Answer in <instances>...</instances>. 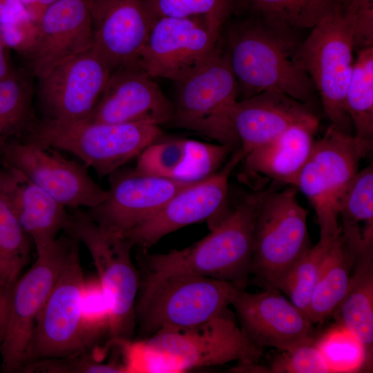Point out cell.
Here are the masks:
<instances>
[{
    "instance_id": "obj_33",
    "label": "cell",
    "mask_w": 373,
    "mask_h": 373,
    "mask_svg": "<svg viewBox=\"0 0 373 373\" xmlns=\"http://www.w3.org/2000/svg\"><path fill=\"white\" fill-rule=\"evenodd\" d=\"M334 240H319L312 246L290 271L281 289L306 316L325 255Z\"/></svg>"
},
{
    "instance_id": "obj_16",
    "label": "cell",
    "mask_w": 373,
    "mask_h": 373,
    "mask_svg": "<svg viewBox=\"0 0 373 373\" xmlns=\"http://www.w3.org/2000/svg\"><path fill=\"white\" fill-rule=\"evenodd\" d=\"M276 289L251 293L238 288L231 301L240 327L254 344L280 351L312 343L315 328L309 318Z\"/></svg>"
},
{
    "instance_id": "obj_18",
    "label": "cell",
    "mask_w": 373,
    "mask_h": 373,
    "mask_svg": "<svg viewBox=\"0 0 373 373\" xmlns=\"http://www.w3.org/2000/svg\"><path fill=\"white\" fill-rule=\"evenodd\" d=\"M111 175L106 198L88 209V216L97 224L125 236L155 214L174 195L193 183L132 171Z\"/></svg>"
},
{
    "instance_id": "obj_9",
    "label": "cell",
    "mask_w": 373,
    "mask_h": 373,
    "mask_svg": "<svg viewBox=\"0 0 373 373\" xmlns=\"http://www.w3.org/2000/svg\"><path fill=\"white\" fill-rule=\"evenodd\" d=\"M73 236L59 276L37 319L25 365L37 360L75 356L94 350L99 343L88 330L83 315L86 278L80 242Z\"/></svg>"
},
{
    "instance_id": "obj_43",
    "label": "cell",
    "mask_w": 373,
    "mask_h": 373,
    "mask_svg": "<svg viewBox=\"0 0 373 373\" xmlns=\"http://www.w3.org/2000/svg\"><path fill=\"white\" fill-rule=\"evenodd\" d=\"M19 1L22 3L30 17L32 19V20L37 23L45 9L40 6L37 0Z\"/></svg>"
},
{
    "instance_id": "obj_12",
    "label": "cell",
    "mask_w": 373,
    "mask_h": 373,
    "mask_svg": "<svg viewBox=\"0 0 373 373\" xmlns=\"http://www.w3.org/2000/svg\"><path fill=\"white\" fill-rule=\"evenodd\" d=\"M41 251L31 267L19 278L9 298L5 332L0 343L1 370L21 372L37 319L64 265L74 236L63 231Z\"/></svg>"
},
{
    "instance_id": "obj_31",
    "label": "cell",
    "mask_w": 373,
    "mask_h": 373,
    "mask_svg": "<svg viewBox=\"0 0 373 373\" xmlns=\"http://www.w3.org/2000/svg\"><path fill=\"white\" fill-rule=\"evenodd\" d=\"M32 95L30 81L23 72L12 70L0 81V142L28 133L34 126Z\"/></svg>"
},
{
    "instance_id": "obj_23",
    "label": "cell",
    "mask_w": 373,
    "mask_h": 373,
    "mask_svg": "<svg viewBox=\"0 0 373 373\" xmlns=\"http://www.w3.org/2000/svg\"><path fill=\"white\" fill-rule=\"evenodd\" d=\"M315 118L309 104L274 90L238 101L232 111L233 128L245 155L293 124Z\"/></svg>"
},
{
    "instance_id": "obj_40",
    "label": "cell",
    "mask_w": 373,
    "mask_h": 373,
    "mask_svg": "<svg viewBox=\"0 0 373 373\" xmlns=\"http://www.w3.org/2000/svg\"><path fill=\"white\" fill-rule=\"evenodd\" d=\"M37 35V23L29 15L0 26V39L8 49L26 56L32 50Z\"/></svg>"
},
{
    "instance_id": "obj_22",
    "label": "cell",
    "mask_w": 373,
    "mask_h": 373,
    "mask_svg": "<svg viewBox=\"0 0 373 373\" xmlns=\"http://www.w3.org/2000/svg\"><path fill=\"white\" fill-rule=\"evenodd\" d=\"M318 124V118L296 123L249 152L242 160L241 180L254 191L262 190L269 181L295 187L315 142Z\"/></svg>"
},
{
    "instance_id": "obj_25",
    "label": "cell",
    "mask_w": 373,
    "mask_h": 373,
    "mask_svg": "<svg viewBox=\"0 0 373 373\" xmlns=\"http://www.w3.org/2000/svg\"><path fill=\"white\" fill-rule=\"evenodd\" d=\"M356 260L340 233L327 250L311 296L307 316L313 324L331 317L341 305L348 291Z\"/></svg>"
},
{
    "instance_id": "obj_36",
    "label": "cell",
    "mask_w": 373,
    "mask_h": 373,
    "mask_svg": "<svg viewBox=\"0 0 373 373\" xmlns=\"http://www.w3.org/2000/svg\"><path fill=\"white\" fill-rule=\"evenodd\" d=\"M158 17H206L223 25L232 8V0H148Z\"/></svg>"
},
{
    "instance_id": "obj_2",
    "label": "cell",
    "mask_w": 373,
    "mask_h": 373,
    "mask_svg": "<svg viewBox=\"0 0 373 373\" xmlns=\"http://www.w3.org/2000/svg\"><path fill=\"white\" fill-rule=\"evenodd\" d=\"M294 32L257 18L228 28L226 51L242 99L274 90L309 104L315 87L303 65L302 42Z\"/></svg>"
},
{
    "instance_id": "obj_38",
    "label": "cell",
    "mask_w": 373,
    "mask_h": 373,
    "mask_svg": "<svg viewBox=\"0 0 373 373\" xmlns=\"http://www.w3.org/2000/svg\"><path fill=\"white\" fill-rule=\"evenodd\" d=\"M271 363L269 372L328 373L327 365L314 343L280 351Z\"/></svg>"
},
{
    "instance_id": "obj_32",
    "label": "cell",
    "mask_w": 373,
    "mask_h": 373,
    "mask_svg": "<svg viewBox=\"0 0 373 373\" xmlns=\"http://www.w3.org/2000/svg\"><path fill=\"white\" fill-rule=\"evenodd\" d=\"M314 343L329 372H356L372 363L362 342L339 324L336 323Z\"/></svg>"
},
{
    "instance_id": "obj_13",
    "label": "cell",
    "mask_w": 373,
    "mask_h": 373,
    "mask_svg": "<svg viewBox=\"0 0 373 373\" xmlns=\"http://www.w3.org/2000/svg\"><path fill=\"white\" fill-rule=\"evenodd\" d=\"M222 26L206 17H158L137 64L153 78L180 82L216 51L220 44Z\"/></svg>"
},
{
    "instance_id": "obj_44",
    "label": "cell",
    "mask_w": 373,
    "mask_h": 373,
    "mask_svg": "<svg viewBox=\"0 0 373 373\" xmlns=\"http://www.w3.org/2000/svg\"><path fill=\"white\" fill-rule=\"evenodd\" d=\"M9 298L0 291V343L5 332Z\"/></svg>"
},
{
    "instance_id": "obj_17",
    "label": "cell",
    "mask_w": 373,
    "mask_h": 373,
    "mask_svg": "<svg viewBox=\"0 0 373 373\" xmlns=\"http://www.w3.org/2000/svg\"><path fill=\"white\" fill-rule=\"evenodd\" d=\"M4 157L10 168L66 207L93 208L107 196L90 176L86 165L47 152L46 149L24 141L6 144Z\"/></svg>"
},
{
    "instance_id": "obj_39",
    "label": "cell",
    "mask_w": 373,
    "mask_h": 373,
    "mask_svg": "<svg viewBox=\"0 0 373 373\" xmlns=\"http://www.w3.org/2000/svg\"><path fill=\"white\" fill-rule=\"evenodd\" d=\"M341 10L352 22L354 50L373 46V0H354Z\"/></svg>"
},
{
    "instance_id": "obj_5",
    "label": "cell",
    "mask_w": 373,
    "mask_h": 373,
    "mask_svg": "<svg viewBox=\"0 0 373 373\" xmlns=\"http://www.w3.org/2000/svg\"><path fill=\"white\" fill-rule=\"evenodd\" d=\"M26 141L44 149L72 153L100 176L111 175L149 145L160 140L159 125L146 122L124 123L36 122Z\"/></svg>"
},
{
    "instance_id": "obj_30",
    "label": "cell",
    "mask_w": 373,
    "mask_h": 373,
    "mask_svg": "<svg viewBox=\"0 0 373 373\" xmlns=\"http://www.w3.org/2000/svg\"><path fill=\"white\" fill-rule=\"evenodd\" d=\"M354 135L373 140V46L357 51L345 97Z\"/></svg>"
},
{
    "instance_id": "obj_28",
    "label": "cell",
    "mask_w": 373,
    "mask_h": 373,
    "mask_svg": "<svg viewBox=\"0 0 373 373\" xmlns=\"http://www.w3.org/2000/svg\"><path fill=\"white\" fill-rule=\"evenodd\" d=\"M13 210L7 172L0 173V291L10 297L29 262L32 245Z\"/></svg>"
},
{
    "instance_id": "obj_26",
    "label": "cell",
    "mask_w": 373,
    "mask_h": 373,
    "mask_svg": "<svg viewBox=\"0 0 373 373\" xmlns=\"http://www.w3.org/2000/svg\"><path fill=\"white\" fill-rule=\"evenodd\" d=\"M341 234L357 251L373 249V166L358 171L338 202Z\"/></svg>"
},
{
    "instance_id": "obj_7",
    "label": "cell",
    "mask_w": 373,
    "mask_h": 373,
    "mask_svg": "<svg viewBox=\"0 0 373 373\" xmlns=\"http://www.w3.org/2000/svg\"><path fill=\"white\" fill-rule=\"evenodd\" d=\"M175 83L173 115L168 124L239 149L232 122L238 86L226 49L220 44L203 65Z\"/></svg>"
},
{
    "instance_id": "obj_27",
    "label": "cell",
    "mask_w": 373,
    "mask_h": 373,
    "mask_svg": "<svg viewBox=\"0 0 373 373\" xmlns=\"http://www.w3.org/2000/svg\"><path fill=\"white\" fill-rule=\"evenodd\" d=\"M373 254L356 258L348 291L332 315L353 333L372 361L373 350Z\"/></svg>"
},
{
    "instance_id": "obj_14",
    "label": "cell",
    "mask_w": 373,
    "mask_h": 373,
    "mask_svg": "<svg viewBox=\"0 0 373 373\" xmlns=\"http://www.w3.org/2000/svg\"><path fill=\"white\" fill-rule=\"evenodd\" d=\"M244 157L240 147L234 151L217 173L181 189L155 214L125 236L134 246L146 249L167 234L193 223L207 220L212 229L229 211V178Z\"/></svg>"
},
{
    "instance_id": "obj_21",
    "label": "cell",
    "mask_w": 373,
    "mask_h": 373,
    "mask_svg": "<svg viewBox=\"0 0 373 373\" xmlns=\"http://www.w3.org/2000/svg\"><path fill=\"white\" fill-rule=\"evenodd\" d=\"M93 46L86 1L58 0L41 15L35 44L27 57L33 74L39 78L61 61Z\"/></svg>"
},
{
    "instance_id": "obj_1",
    "label": "cell",
    "mask_w": 373,
    "mask_h": 373,
    "mask_svg": "<svg viewBox=\"0 0 373 373\" xmlns=\"http://www.w3.org/2000/svg\"><path fill=\"white\" fill-rule=\"evenodd\" d=\"M265 349L251 343L228 309L198 325L164 327L131 345L133 370L148 373L183 372L238 361L235 372H254Z\"/></svg>"
},
{
    "instance_id": "obj_29",
    "label": "cell",
    "mask_w": 373,
    "mask_h": 373,
    "mask_svg": "<svg viewBox=\"0 0 373 373\" xmlns=\"http://www.w3.org/2000/svg\"><path fill=\"white\" fill-rule=\"evenodd\" d=\"M257 19L288 31L313 28L341 7L340 0H243Z\"/></svg>"
},
{
    "instance_id": "obj_15",
    "label": "cell",
    "mask_w": 373,
    "mask_h": 373,
    "mask_svg": "<svg viewBox=\"0 0 373 373\" xmlns=\"http://www.w3.org/2000/svg\"><path fill=\"white\" fill-rule=\"evenodd\" d=\"M111 73L93 46L61 61L39 79L38 95L46 120L86 119L98 102Z\"/></svg>"
},
{
    "instance_id": "obj_4",
    "label": "cell",
    "mask_w": 373,
    "mask_h": 373,
    "mask_svg": "<svg viewBox=\"0 0 373 373\" xmlns=\"http://www.w3.org/2000/svg\"><path fill=\"white\" fill-rule=\"evenodd\" d=\"M140 276L135 319L145 338L164 327L193 326L221 314L240 288L230 282L192 274Z\"/></svg>"
},
{
    "instance_id": "obj_3",
    "label": "cell",
    "mask_w": 373,
    "mask_h": 373,
    "mask_svg": "<svg viewBox=\"0 0 373 373\" xmlns=\"http://www.w3.org/2000/svg\"><path fill=\"white\" fill-rule=\"evenodd\" d=\"M264 192L254 191L246 195L207 236L193 245L165 254H145L140 275L155 278L192 274L245 289L250 275L255 220Z\"/></svg>"
},
{
    "instance_id": "obj_8",
    "label": "cell",
    "mask_w": 373,
    "mask_h": 373,
    "mask_svg": "<svg viewBox=\"0 0 373 373\" xmlns=\"http://www.w3.org/2000/svg\"><path fill=\"white\" fill-rule=\"evenodd\" d=\"M307 213L296 189H268L258 205L250 274L267 288L281 291L294 266L312 247Z\"/></svg>"
},
{
    "instance_id": "obj_19",
    "label": "cell",
    "mask_w": 373,
    "mask_h": 373,
    "mask_svg": "<svg viewBox=\"0 0 373 373\" xmlns=\"http://www.w3.org/2000/svg\"><path fill=\"white\" fill-rule=\"evenodd\" d=\"M90 12L93 47L111 72L137 64L157 19L148 0H86Z\"/></svg>"
},
{
    "instance_id": "obj_34",
    "label": "cell",
    "mask_w": 373,
    "mask_h": 373,
    "mask_svg": "<svg viewBox=\"0 0 373 373\" xmlns=\"http://www.w3.org/2000/svg\"><path fill=\"white\" fill-rule=\"evenodd\" d=\"M186 140H158L138 156L135 170L157 177L175 178L186 160Z\"/></svg>"
},
{
    "instance_id": "obj_35",
    "label": "cell",
    "mask_w": 373,
    "mask_h": 373,
    "mask_svg": "<svg viewBox=\"0 0 373 373\" xmlns=\"http://www.w3.org/2000/svg\"><path fill=\"white\" fill-rule=\"evenodd\" d=\"M186 160L176 179L198 182L217 173L234 151L231 146L186 140Z\"/></svg>"
},
{
    "instance_id": "obj_42",
    "label": "cell",
    "mask_w": 373,
    "mask_h": 373,
    "mask_svg": "<svg viewBox=\"0 0 373 373\" xmlns=\"http://www.w3.org/2000/svg\"><path fill=\"white\" fill-rule=\"evenodd\" d=\"M7 49L0 39V81L9 75L13 70L10 64Z\"/></svg>"
},
{
    "instance_id": "obj_45",
    "label": "cell",
    "mask_w": 373,
    "mask_h": 373,
    "mask_svg": "<svg viewBox=\"0 0 373 373\" xmlns=\"http://www.w3.org/2000/svg\"><path fill=\"white\" fill-rule=\"evenodd\" d=\"M58 0H37L40 6L46 9L48 6L52 5Z\"/></svg>"
},
{
    "instance_id": "obj_24",
    "label": "cell",
    "mask_w": 373,
    "mask_h": 373,
    "mask_svg": "<svg viewBox=\"0 0 373 373\" xmlns=\"http://www.w3.org/2000/svg\"><path fill=\"white\" fill-rule=\"evenodd\" d=\"M10 198L22 228L31 238L37 252L52 244L68 225L66 207L19 171H7Z\"/></svg>"
},
{
    "instance_id": "obj_37",
    "label": "cell",
    "mask_w": 373,
    "mask_h": 373,
    "mask_svg": "<svg viewBox=\"0 0 373 373\" xmlns=\"http://www.w3.org/2000/svg\"><path fill=\"white\" fill-rule=\"evenodd\" d=\"M94 350L59 358H46L26 364L22 372L93 373L126 372V365L115 361L104 362L93 354Z\"/></svg>"
},
{
    "instance_id": "obj_46",
    "label": "cell",
    "mask_w": 373,
    "mask_h": 373,
    "mask_svg": "<svg viewBox=\"0 0 373 373\" xmlns=\"http://www.w3.org/2000/svg\"><path fill=\"white\" fill-rule=\"evenodd\" d=\"M354 0H340L341 1V8H343L345 6H347L348 4H350L351 2H352Z\"/></svg>"
},
{
    "instance_id": "obj_41",
    "label": "cell",
    "mask_w": 373,
    "mask_h": 373,
    "mask_svg": "<svg viewBox=\"0 0 373 373\" xmlns=\"http://www.w3.org/2000/svg\"><path fill=\"white\" fill-rule=\"evenodd\" d=\"M29 15L19 0H0V26Z\"/></svg>"
},
{
    "instance_id": "obj_10",
    "label": "cell",
    "mask_w": 373,
    "mask_h": 373,
    "mask_svg": "<svg viewBox=\"0 0 373 373\" xmlns=\"http://www.w3.org/2000/svg\"><path fill=\"white\" fill-rule=\"evenodd\" d=\"M373 140L346 134L330 124L315 140L296 182L313 206L320 227V240L341 233L338 202L358 171L360 162L370 154Z\"/></svg>"
},
{
    "instance_id": "obj_20",
    "label": "cell",
    "mask_w": 373,
    "mask_h": 373,
    "mask_svg": "<svg viewBox=\"0 0 373 373\" xmlns=\"http://www.w3.org/2000/svg\"><path fill=\"white\" fill-rule=\"evenodd\" d=\"M137 64L113 70L95 106L84 119L91 122H146L169 124L173 105Z\"/></svg>"
},
{
    "instance_id": "obj_11",
    "label": "cell",
    "mask_w": 373,
    "mask_h": 373,
    "mask_svg": "<svg viewBox=\"0 0 373 373\" xmlns=\"http://www.w3.org/2000/svg\"><path fill=\"white\" fill-rule=\"evenodd\" d=\"M354 50L352 22L341 7L312 28L300 48L303 65L320 94L331 124L353 135L345 97L354 61Z\"/></svg>"
},
{
    "instance_id": "obj_6",
    "label": "cell",
    "mask_w": 373,
    "mask_h": 373,
    "mask_svg": "<svg viewBox=\"0 0 373 373\" xmlns=\"http://www.w3.org/2000/svg\"><path fill=\"white\" fill-rule=\"evenodd\" d=\"M65 231L86 247L95 267L111 311L108 343H131L136 328L135 305L140 283V272L131 258L134 245L79 209L70 214Z\"/></svg>"
}]
</instances>
